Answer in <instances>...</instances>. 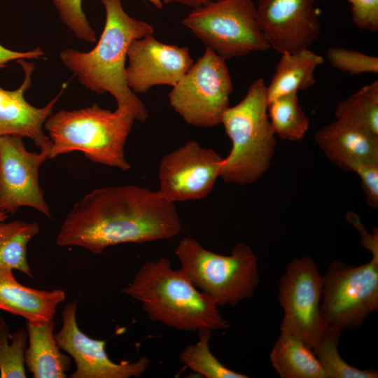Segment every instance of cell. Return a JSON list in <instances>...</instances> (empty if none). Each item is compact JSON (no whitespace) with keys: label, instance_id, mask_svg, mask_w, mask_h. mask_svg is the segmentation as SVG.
Listing matches in <instances>:
<instances>
[{"label":"cell","instance_id":"1","mask_svg":"<svg viewBox=\"0 0 378 378\" xmlns=\"http://www.w3.org/2000/svg\"><path fill=\"white\" fill-rule=\"evenodd\" d=\"M175 203L158 191L134 185L96 188L66 215L59 246H78L94 254L120 244L169 239L181 230Z\"/></svg>","mask_w":378,"mask_h":378},{"label":"cell","instance_id":"2","mask_svg":"<svg viewBox=\"0 0 378 378\" xmlns=\"http://www.w3.org/2000/svg\"><path fill=\"white\" fill-rule=\"evenodd\" d=\"M106 13L105 24L96 46L88 52L67 48L60 52L63 65L86 89L97 94L109 93L117 107H126L136 120L144 122L148 117L144 102L128 87L125 62L131 43L153 34L149 23L131 17L122 0H100Z\"/></svg>","mask_w":378,"mask_h":378},{"label":"cell","instance_id":"3","mask_svg":"<svg viewBox=\"0 0 378 378\" xmlns=\"http://www.w3.org/2000/svg\"><path fill=\"white\" fill-rule=\"evenodd\" d=\"M141 304L150 320L183 331L223 330L230 323L210 296L195 288L165 257L145 262L121 290Z\"/></svg>","mask_w":378,"mask_h":378},{"label":"cell","instance_id":"4","mask_svg":"<svg viewBox=\"0 0 378 378\" xmlns=\"http://www.w3.org/2000/svg\"><path fill=\"white\" fill-rule=\"evenodd\" d=\"M135 118L126 107L113 111L94 104L52 113L43 127L52 145L49 159L73 151L82 152L92 162L127 171L125 145Z\"/></svg>","mask_w":378,"mask_h":378},{"label":"cell","instance_id":"5","mask_svg":"<svg viewBox=\"0 0 378 378\" xmlns=\"http://www.w3.org/2000/svg\"><path fill=\"white\" fill-rule=\"evenodd\" d=\"M267 105V86L260 78L251 83L237 104L229 106L223 113L220 124L232 142L220 175L225 183L252 184L270 167L276 140Z\"/></svg>","mask_w":378,"mask_h":378},{"label":"cell","instance_id":"6","mask_svg":"<svg viewBox=\"0 0 378 378\" xmlns=\"http://www.w3.org/2000/svg\"><path fill=\"white\" fill-rule=\"evenodd\" d=\"M175 255L192 284L218 306H235L252 297L259 282L258 260L252 248L238 243L230 255L207 250L195 239L185 237Z\"/></svg>","mask_w":378,"mask_h":378},{"label":"cell","instance_id":"7","mask_svg":"<svg viewBox=\"0 0 378 378\" xmlns=\"http://www.w3.org/2000/svg\"><path fill=\"white\" fill-rule=\"evenodd\" d=\"M253 0H214L192 10L181 20L208 48L223 59L266 51Z\"/></svg>","mask_w":378,"mask_h":378},{"label":"cell","instance_id":"8","mask_svg":"<svg viewBox=\"0 0 378 378\" xmlns=\"http://www.w3.org/2000/svg\"><path fill=\"white\" fill-rule=\"evenodd\" d=\"M233 90L225 59L210 48L193 63L168 94L172 108L188 124L213 127L221 123Z\"/></svg>","mask_w":378,"mask_h":378},{"label":"cell","instance_id":"9","mask_svg":"<svg viewBox=\"0 0 378 378\" xmlns=\"http://www.w3.org/2000/svg\"><path fill=\"white\" fill-rule=\"evenodd\" d=\"M323 275L321 311L327 325L358 329L378 309V256L359 266L336 260Z\"/></svg>","mask_w":378,"mask_h":378},{"label":"cell","instance_id":"10","mask_svg":"<svg viewBox=\"0 0 378 378\" xmlns=\"http://www.w3.org/2000/svg\"><path fill=\"white\" fill-rule=\"evenodd\" d=\"M323 275L309 255L287 265L279 284L278 299L284 310L280 332L291 335L313 350L327 326L321 311Z\"/></svg>","mask_w":378,"mask_h":378},{"label":"cell","instance_id":"11","mask_svg":"<svg viewBox=\"0 0 378 378\" xmlns=\"http://www.w3.org/2000/svg\"><path fill=\"white\" fill-rule=\"evenodd\" d=\"M223 162L214 149L204 148L196 141H188L162 158L157 191L175 204L202 200L213 190Z\"/></svg>","mask_w":378,"mask_h":378},{"label":"cell","instance_id":"12","mask_svg":"<svg viewBox=\"0 0 378 378\" xmlns=\"http://www.w3.org/2000/svg\"><path fill=\"white\" fill-rule=\"evenodd\" d=\"M22 139L0 136V211L15 214L20 207L28 206L51 218L39 186V168L49 159V152L29 151Z\"/></svg>","mask_w":378,"mask_h":378},{"label":"cell","instance_id":"13","mask_svg":"<svg viewBox=\"0 0 378 378\" xmlns=\"http://www.w3.org/2000/svg\"><path fill=\"white\" fill-rule=\"evenodd\" d=\"M77 301L66 303L62 312V325L55 334L59 348L76 363L71 378L139 377L150 365V359L141 356L136 361L115 363L106 351V341L95 340L78 327L76 318Z\"/></svg>","mask_w":378,"mask_h":378},{"label":"cell","instance_id":"14","mask_svg":"<svg viewBox=\"0 0 378 378\" xmlns=\"http://www.w3.org/2000/svg\"><path fill=\"white\" fill-rule=\"evenodd\" d=\"M255 8L270 48L281 54L309 48L319 36L315 0H258Z\"/></svg>","mask_w":378,"mask_h":378},{"label":"cell","instance_id":"15","mask_svg":"<svg viewBox=\"0 0 378 378\" xmlns=\"http://www.w3.org/2000/svg\"><path fill=\"white\" fill-rule=\"evenodd\" d=\"M127 59L126 82L136 94L155 85L174 87L194 63L188 47L164 43L153 34L134 40Z\"/></svg>","mask_w":378,"mask_h":378},{"label":"cell","instance_id":"16","mask_svg":"<svg viewBox=\"0 0 378 378\" xmlns=\"http://www.w3.org/2000/svg\"><path fill=\"white\" fill-rule=\"evenodd\" d=\"M17 62L24 72L21 85L14 90H7L0 87V136L10 135L29 138L40 150L49 152L52 143L43 131V125L52 113L66 83L63 84L59 93L46 106L42 108L35 107L24 97V92L32 83L34 65L24 59Z\"/></svg>","mask_w":378,"mask_h":378},{"label":"cell","instance_id":"17","mask_svg":"<svg viewBox=\"0 0 378 378\" xmlns=\"http://www.w3.org/2000/svg\"><path fill=\"white\" fill-rule=\"evenodd\" d=\"M314 139L330 162L349 171L358 162H378V136L335 120L318 130Z\"/></svg>","mask_w":378,"mask_h":378},{"label":"cell","instance_id":"18","mask_svg":"<svg viewBox=\"0 0 378 378\" xmlns=\"http://www.w3.org/2000/svg\"><path fill=\"white\" fill-rule=\"evenodd\" d=\"M13 271L0 267V309L20 316L31 323L53 319L58 304L66 300L65 291L25 286L17 281Z\"/></svg>","mask_w":378,"mask_h":378},{"label":"cell","instance_id":"19","mask_svg":"<svg viewBox=\"0 0 378 378\" xmlns=\"http://www.w3.org/2000/svg\"><path fill=\"white\" fill-rule=\"evenodd\" d=\"M28 344L24 363L34 378H64L71 366L70 357L63 354L55 336L53 319L41 322L27 321Z\"/></svg>","mask_w":378,"mask_h":378},{"label":"cell","instance_id":"20","mask_svg":"<svg viewBox=\"0 0 378 378\" xmlns=\"http://www.w3.org/2000/svg\"><path fill=\"white\" fill-rule=\"evenodd\" d=\"M323 61V57L309 48L282 53L271 82L267 86L268 102L314 85L315 70Z\"/></svg>","mask_w":378,"mask_h":378},{"label":"cell","instance_id":"21","mask_svg":"<svg viewBox=\"0 0 378 378\" xmlns=\"http://www.w3.org/2000/svg\"><path fill=\"white\" fill-rule=\"evenodd\" d=\"M270 358L281 378H327L313 349L291 335L280 332Z\"/></svg>","mask_w":378,"mask_h":378},{"label":"cell","instance_id":"22","mask_svg":"<svg viewBox=\"0 0 378 378\" xmlns=\"http://www.w3.org/2000/svg\"><path fill=\"white\" fill-rule=\"evenodd\" d=\"M40 230L36 222L0 223V267L20 271L32 277L27 261V245Z\"/></svg>","mask_w":378,"mask_h":378},{"label":"cell","instance_id":"23","mask_svg":"<svg viewBox=\"0 0 378 378\" xmlns=\"http://www.w3.org/2000/svg\"><path fill=\"white\" fill-rule=\"evenodd\" d=\"M335 115L337 120L378 136V81L340 102Z\"/></svg>","mask_w":378,"mask_h":378},{"label":"cell","instance_id":"24","mask_svg":"<svg viewBox=\"0 0 378 378\" xmlns=\"http://www.w3.org/2000/svg\"><path fill=\"white\" fill-rule=\"evenodd\" d=\"M267 114L275 134L283 139L299 141L309 129V120L299 104L298 93L269 102Z\"/></svg>","mask_w":378,"mask_h":378},{"label":"cell","instance_id":"25","mask_svg":"<svg viewBox=\"0 0 378 378\" xmlns=\"http://www.w3.org/2000/svg\"><path fill=\"white\" fill-rule=\"evenodd\" d=\"M342 330L327 325L320 344L313 351L327 378H377V370H361L345 362L340 355L338 344Z\"/></svg>","mask_w":378,"mask_h":378},{"label":"cell","instance_id":"26","mask_svg":"<svg viewBox=\"0 0 378 378\" xmlns=\"http://www.w3.org/2000/svg\"><path fill=\"white\" fill-rule=\"evenodd\" d=\"M211 331L209 329L197 331V342L187 346L181 351V362L206 378H248L246 374L233 371L225 366L211 353L209 348Z\"/></svg>","mask_w":378,"mask_h":378},{"label":"cell","instance_id":"27","mask_svg":"<svg viewBox=\"0 0 378 378\" xmlns=\"http://www.w3.org/2000/svg\"><path fill=\"white\" fill-rule=\"evenodd\" d=\"M28 344L27 330L19 328L13 334L0 318V377H27L24 353Z\"/></svg>","mask_w":378,"mask_h":378},{"label":"cell","instance_id":"28","mask_svg":"<svg viewBox=\"0 0 378 378\" xmlns=\"http://www.w3.org/2000/svg\"><path fill=\"white\" fill-rule=\"evenodd\" d=\"M62 22L79 39L97 41L96 33L83 10V0H52Z\"/></svg>","mask_w":378,"mask_h":378},{"label":"cell","instance_id":"29","mask_svg":"<svg viewBox=\"0 0 378 378\" xmlns=\"http://www.w3.org/2000/svg\"><path fill=\"white\" fill-rule=\"evenodd\" d=\"M327 59L335 69L351 74L378 72V57L340 47H330Z\"/></svg>","mask_w":378,"mask_h":378},{"label":"cell","instance_id":"30","mask_svg":"<svg viewBox=\"0 0 378 378\" xmlns=\"http://www.w3.org/2000/svg\"><path fill=\"white\" fill-rule=\"evenodd\" d=\"M350 172H354L360 178L366 204L373 209L378 207V162H358L351 164Z\"/></svg>","mask_w":378,"mask_h":378},{"label":"cell","instance_id":"31","mask_svg":"<svg viewBox=\"0 0 378 378\" xmlns=\"http://www.w3.org/2000/svg\"><path fill=\"white\" fill-rule=\"evenodd\" d=\"M351 5V19L359 29L373 33L378 31V0H348Z\"/></svg>","mask_w":378,"mask_h":378},{"label":"cell","instance_id":"32","mask_svg":"<svg viewBox=\"0 0 378 378\" xmlns=\"http://www.w3.org/2000/svg\"><path fill=\"white\" fill-rule=\"evenodd\" d=\"M346 220L358 230L360 234V244L368 250L372 256H378V230L374 229L373 234H369L364 227L359 216L354 212L346 213Z\"/></svg>","mask_w":378,"mask_h":378},{"label":"cell","instance_id":"33","mask_svg":"<svg viewBox=\"0 0 378 378\" xmlns=\"http://www.w3.org/2000/svg\"><path fill=\"white\" fill-rule=\"evenodd\" d=\"M44 57L45 52L40 47L25 52H19L10 50L0 44V68L4 67L6 64L10 61H18L20 59H40Z\"/></svg>","mask_w":378,"mask_h":378},{"label":"cell","instance_id":"34","mask_svg":"<svg viewBox=\"0 0 378 378\" xmlns=\"http://www.w3.org/2000/svg\"><path fill=\"white\" fill-rule=\"evenodd\" d=\"M210 1L214 0H164V4L175 2L192 7L193 8L205 4Z\"/></svg>","mask_w":378,"mask_h":378},{"label":"cell","instance_id":"35","mask_svg":"<svg viewBox=\"0 0 378 378\" xmlns=\"http://www.w3.org/2000/svg\"><path fill=\"white\" fill-rule=\"evenodd\" d=\"M158 9H162L164 4V0H148Z\"/></svg>","mask_w":378,"mask_h":378},{"label":"cell","instance_id":"36","mask_svg":"<svg viewBox=\"0 0 378 378\" xmlns=\"http://www.w3.org/2000/svg\"><path fill=\"white\" fill-rule=\"evenodd\" d=\"M8 218V214L0 211V223L6 221V220Z\"/></svg>","mask_w":378,"mask_h":378}]
</instances>
